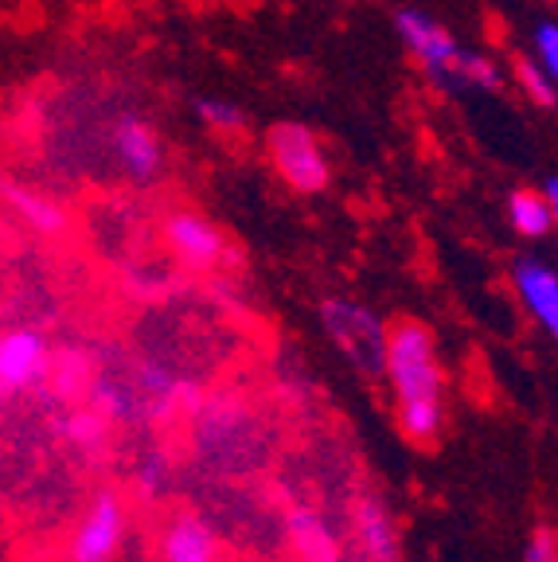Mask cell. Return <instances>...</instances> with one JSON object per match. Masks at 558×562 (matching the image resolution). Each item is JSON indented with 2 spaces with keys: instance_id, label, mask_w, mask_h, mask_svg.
Returning a JSON list of instances; mask_svg holds the SVG:
<instances>
[{
  "instance_id": "10",
  "label": "cell",
  "mask_w": 558,
  "mask_h": 562,
  "mask_svg": "<svg viewBox=\"0 0 558 562\" xmlns=\"http://www.w3.org/2000/svg\"><path fill=\"white\" fill-rule=\"evenodd\" d=\"M0 203L9 207V215L40 238H63L70 231V215L55 195L40 192V188L0 176Z\"/></svg>"
},
{
  "instance_id": "19",
  "label": "cell",
  "mask_w": 558,
  "mask_h": 562,
  "mask_svg": "<svg viewBox=\"0 0 558 562\" xmlns=\"http://www.w3.org/2000/svg\"><path fill=\"white\" fill-rule=\"evenodd\" d=\"M196 117H200L208 130H215V133H235V130H243L246 125V117H243V110L238 105H231V102H215V98H196Z\"/></svg>"
},
{
  "instance_id": "12",
  "label": "cell",
  "mask_w": 558,
  "mask_h": 562,
  "mask_svg": "<svg viewBox=\"0 0 558 562\" xmlns=\"http://www.w3.org/2000/svg\"><path fill=\"white\" fill-rule=\"evenodd\" d=\"M160 559L165 562H223L215 527L196 512H180L160 531Z\"/></svg>"
},
{
  "instance_id": "13",
  "label": "cell",
  "mask_w": 558,
  "mask_h": 562,
  "mask_svg": "<svg viewBox=\"0 0 558 562\" xmlns=\"http://www.w3.org/2000/svg\"><path fill=\"white\" fill-rule=\"evenodd\" d=\"M512 281L527 313L547 328L550 340H558V273L535 258H520L512 266Z\"/></svg>"
},
{
  "instance_id": "4",
  "label": "cell",
  "mask_w": 558,
  "mask_h": 562,
  "mask_svg": "<svg viewBox=\"0 0 558 562\" xmlns=\"http://www.w3.org/2000/svg\"><path fill=\"white\" fill-rule=\"evenodd\" d=\"M266 153H270L274 172H278L293 192L313 195L328 188L332 165L309 125H301V122L270 125V133H266Z\"/></svg>"
},
{
  "instance_id": "5",
  "label": "cell",
  "mask_w": 558,
  "mask_h": 562,
  "mask_svg": "<svg viewBox=\"0 0 558 562\" xmlns=\"http://www.w3.org/2000/svg\"><path fill=\"white\" fill-rule=\"evenodd\" d=\"M160 238H165L168 255L183 262L188 270H223V266H238V250L223 227L200 215L192 207H176L160 220Z\"/></svg>"
},
{
  "instance_id": "21",
  "label": "cell",
  "mask_w": 558,
  "mask_h": 562,
  "mask_svg": "<svg viewBox=\"0 0 558 562\" xmlns=\"http://www.w3.org/2000/svg\"><path fill=\"white\" fill-rule=\"evenodd\" d=\"M524 562H558V531L535 527L532 539H527V547H524Z\"/></svg>"
},
{
  "instance_id": "22",
  "label": "cell",
  "mask_w": 558,
  "mask_h": 562,
  "mask_svg": "<svg viewBox=\"0 0 558 562\" xmlns=\"http://www.w3.org/2000/svg\"><path fill=\"white\" fill-rule=\"evenodd\" d=\"M543 195H547V207H550V215H555V227H558V176H550Z\"/></svg>"
},
{
  "instance_id": "18",
  "label": "cell",
  "mask_w": 558,
  "mask_h": 562,
  "mask_svg": "<svg viewBox=\"0 0 558 562\" xmlns=\"http://www.w3.org/2000/svg\"><path fill=\"white\" fill-rule=\"evenodd\" d=\"M512 70H515V82L524 87V94L532 98L535 105H543V110H550V105H555V79H550L539 63H532V59H524V55H520V59L512 63Z\"/></svg>"
},
{
  "instance_id": "14",
  "label": "cell",
  "mask_w": 558,
  "mask_h": 562,
  "mask_svg": "<svg viewBox=\"0 0 558 562\" xmlns=\"http://www.w3.org/2000/svg\"><path fill=\"white\" fill-rule=\"evenodd\" d=\"M507 220H512V227L524 238H543L550 227H555L547 195L532 192V188H515V192L507 195Z\"/></svg>"
},
{
  "instance_id": "20",
  "label": "cell",
  "mask_w": 558,
  "mask_h": 562,
  "mask_svg": "<svg viewBox=\"0 0 558 562\" xmlns=\"http://www.w3.org/2000/svg\"><path fill=\"white\" fill-rule=\"evenodd\" d=\"M535 52H539V67L558 82V24L535 27Z\"/></svg>"
},
{
  "instance_id": "7",
  "label": "cell",
  "mask_w": 558,
  "mask_h": 562,
  "mask_svg": "<svg viewBox=\"0 0 558 562\" xmlns=\"http://www.w3.org/2000/svg\"><path fill=\"white\" fill-rule=\"evenodd\" d=\"M125 531H130V508L122 496L114 488L94 492V501L70 531L67 562H110L122 551Z\"/></svg>"
},
{
  "instance_id": "3",
  "label": "cell",
  "mask_w": 558,
  "mask_h": 562,
  "mask_svg": "<svg viewBox=\"0 0 558 562\" xmlns=\"http://www.w3.org/2000/svg\"><path fill=\"white\" fill-rule=\"evenodd\" d=\"M105 145H110V157H114L118 172L137 188L157 184L160 176H165L168 165V149H165V137L145 114L137 110H122V114L110 117L105 125Z\"/></svg>"
},
{
  "instance_id": "2",
  "label": "cell",
  "mask_w": 558,
  "mask_h": 562,
  "mask_svg": "<svg viewBox=\"0 0 558 562\" xmlns=\"http://www.w3.org/2000/svg\"><path fill=\"white\" fill-rule=\"evenodd\" d=\"M321 328L364 379H379L387 371V325L371 308L328 297L321 301Z\"/></svg>"
},
{
  "instance_id": "6",
  "label": "cell",
  "mask_w": 558,
  "mask_h": 562,
  "mask_svg": "<svg viewBox=\"0 0 558 562\" xmlns=\"http://www.w3.org/2000/svg\"><path fill=\"white\" fill-rule=\"evenodd\" d=\"M52 356V344L40 328H0V411L47 383Z\"/></svg>"
},
{
  "instance_id": "8",
  "label": "cell",
  "mask_w": 558,
  "mask_h": 562,
  "mask_svg": "<svg viewBox=\"0 0 558 562\" xmlns=\"http://www.w3.org/2000/svg\"><path fill=\"white\" fill-rule=\"evenodd\" d=\"M348 562H402L399 527H394L387 504L376 492H364L351 501V527H348Z\"/></svg>"
},
{
  "instance_id": "1",
  "label": "cell",
  "mask_w": 558,
  "mask_h": 562,
  "mask_svg": "<svg viewBox=\"0 0 558 562\" xmlns=\"http://www.w3.org/2000/svg\"><path fill=\"white\" fill-rule=\"evenodd\" d=\"M387 379L394 395V422L406 441L429 449L445 434V371L437 344L422 321L399 316L387 328Z\"/></svg>"
},
{
  "instance_id": "16",
  "label": "cell",
  "mask_w": 558,
  "mask_h": 562,
  "mask_svg": "<svg viewBox=\"0 0 558 562\" xmlns=\"http://www.w3.org/2000/svg\"><path fill=\"white\" fill-rule=\"evenodd\" d=\"M133 476H137L141 496H145V501H157V496H165L168 484H172V457H168L165 449H148L137 461V469H133Z\"/></svg>"
},
{
  "instance_id": "15",
  "label": "cell",
  "mask_w": 558,
  "mask_h": 562,
  "mask_svg": "<svg viewBox=\"0 0 558 562\" xmlns=\"http://www.w3.org/2000/svg\"><path fill=\"white\" fill-rule=\"evenodd\" d=\"M59 434L70 449H82V453H94L105 446V434H110V418L94 406H79V411L63 414Z\"/></svg>"
},
{
  "instance_id": "11",
  "label": "cell",
  "mask_w": 558,
  "mask_h": 562,
  "mask_svg": "<svg viewBox=\"0 0 558 562\" xmlns=\"http://www.w3.org/2000/svg\"><path fill=\"white\" fill-rule=\"evenodd\" d=\"M286 539L297 562H348L336 527L309 504H293L286 512Z\"/></svg>"
},
{
  "instance_id": "17",
  "label": "cell",
  "mask_w": 558,
  "mask_h": 562,
  "mask_svg": "<svg viewBox=\"0 0 558 562\" xmlns=\"http://www.w3.org/2000/svg\"><path fill=\"white\" fill-rule=\"evenodd\" d=\"M457 87H480V90H500V67L477 52H461L454 63Z\"/></svg>"
},
{
  "instance_id": "9",
  "label": "cell",
  "mask_w": 558,
  "mask_h": 562,
  "mask_svg": "<svg viewBox=\"0 0 558 562\" xmlns=\"http://www.w3.org/2000/svg\"><path fill=\"white\" fill-rule=\"evenodd\" d=\"M394 27H399V35L406 40V47L426 63V70L442 82L445 90H461L457 87V75H454V63H457V55H461V47H457L454 35L418 9H399Z\"/></svg>"
}]
</instances>
